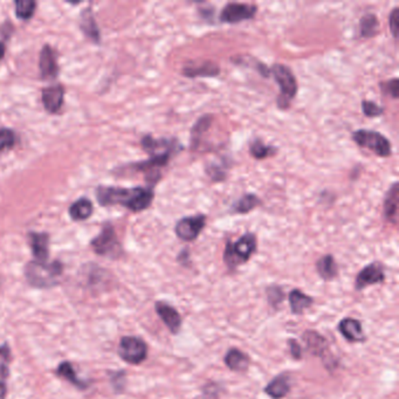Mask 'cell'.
Returning <instances> with one entry per match:
<instances>
[{
  "instance_id": "obj_32",
  "label": "cell",
  "mask_w": 399,
  "mask_h": 399,
  "mask_svg": "<svg viewBox=\"0 0 399 399\" xmlns=\"http://www.w3.org/2000/svg\"><path fill=\"white\" fill-rule=\"evenodd\" d=\"M11 364V349L8 345H0V378L8 380Z\"/></svg>"
},
{
  "instance_id": "obj_10",
  "label": "cell",
  "mask_w": 399,
  "mask_h": 399,
  "mask_svg": "<svg viewBox=\"0 0 399 399\" xmlns=\"http://www.w3.org/2000/svg\"><path fill=\"white\" fill-rule=\"evenodd\" d=\"M259 8L257 5L245 3H228L222 8L219 21L223 24L235 25L252 20L257 16Z\"/></svg>"
},
{
  "instance_id": "obj_3",
  "label": "cell",
  "mask_w": 399,
  "mask_h": 399,
  "mask_svg": "<svg viewBox=\"0 0 399 399\" xmlns=\"http://www.w3.org/2000/svg\"><path fill=\"white\" fill-rule=\"evenodd\" d=\"M258 250V239L252 232H247L233 243L227 241L224 250V262L228 270H235L241 266L257 253Z\"/></svg>"
},
{
  "instance_id": "obj_39",
  "label": "cell",
  "mask_w": 399,
  "mask_h": 399,
  "mask_svg": "<svg viewBox=\"0 0 399 399\" xmlns=\"http://www.w3.org/2000/svg\"><path fill=\"white\" fill-rule=\"evenodd\" d=\"M288 345H290V352L294 360H301L302 358V347L299 343L298 341L290 340L288 341Z\"/></svg>"
},
{
  "instance_id": "obj_25",
  "label": "cell",
  "mask_w": 399,
  "mask_h": 399,
  "mask_svg": "<svg viewBox=\"0 0 399 399\" xmlns=\"http://www.w3.org/2000/svg\"><path fill=\"white\" fill-rule=\"evenodd\" d=\"M262 202L255 193H245L232 204L231 211L235 215H247L261 205Z\"/></svg>"
},
{
  "instance_id": "obj_36",
  "label": "cell",
  "mask_w": 399,
  "mask_h": 399,
  "mask_svg": "<svg viewBox=\"0 0 399 399\" xmlns=\"http://www.w3.org/2000/svg\"><path fill=\"white\" fill-rule=\"evenodd\" d=\"M360 107H362V111H363L364 116H367V118H380L384 114L383 107L378 106L374 101L363 100L362 103H360Z\"/></svg>"
},
{
  "instance_id": "obj_24",
  "label": "cell",
  "mask_w": 399,
  "mask_h": 399,
  "mask_svg": "<svg viewBox=\"0 0 399 399\" xmlns=\"http://www.w3.org/2000/svg\"><path fill=\"white\" fill-rule=\"evenodd\" d=\"M94 212V205L91 200H88L86 197H83L80 200H75L72 204L71 208L68 210V213L71 218L75 222H83V220L89 219Z\"/></svg>"
},
{
  "instance_id": "obj_17",
  "label": "cell",
  "mask_w": 399,
  "mask_h": 399,
  "mask_svg": "<svg viewBox=\"0 0 399 399\" xmlns=\"http://www.w3.org/2000/svg\"><path fill=\"white\" fill-rule=\"evenodd\" d=\"M338 332L345 337V340L354 343H360L367 340L364 334L363 325L356 319L345 317L338 323Z\"/></svg>"
},
{
  "instance_id": "obj_8",
  "label": "cell",
  "mask_w": 399,
  "mask_h": 399,
  "mask_svg": "<svg viewBox=\"0 0 399 399\" xmlns=\"http://www.w3.org/2000/svg\"><path fill=\"white\" fill-rule=\"evenodd\" d=\"M141 145L149 157L160 155H171L175 157L184 149L183 144L177 138H155L151 135L143 136Z\"/></svg>"
},
{
  "instance_id": "obj_41",
  "label": "cell",
  "mask_w": 399,
  "mask_h": 399,
  "mask_svg": "<svg viewBox=\"0 0 399 399\" xmlns=\"http://www.w3.org/2000/svg\"><path fill=\"white\" fill-rule=\"evenodd\" d=\"M198 13H200L202 19L208 20L210 23H212L213 20V14H215V8H198Z\"/></svg>"
},
{
  "instance_id": "obj_2",
  "label": "cell",
  "mask_w": 399,
  "mask_h": 399,
  "mask_svg": "<svg viewBox=\"0 0 399 399\" xmlns=\"http://www.w3.org/2000/svg\"><path fill=\"white\" fill-rule=\"evenodd\" d=\"M63 273V265L55 260L53 262L30 261L25 267V277L31 286L36 288H50L59 283Z\"/></svg>"
},
{
  "instance_id": "obj_26",
  "label": "cell",
  "mask_w": 399,
  "mask_h": 399,
  "mask_svg": "<svg viewBox=\"0 0 399 399\" xmlns=\"http://www.w3.org/2000/svg\"><path fill=\"white\" fill-rule=\"evenodd\" d=\"M288 301L292 313L294 315H301L305 310L313 305L314 299L300 290H293L288 294Z\"/></svg>"
},
{
  "instance_id": "obj_4",
  "label": "cell",
  "mask_w": 399,
  "mask_h": 399,
  "mask_svg": "<svg viewBox=\"0 0 399 399\" xmlns=\"http://www.w3.org/2000/svg\"><path fill=\"white\" fill-rule=\"evenodd\" d=\"M270 73L280 88V94L277 98V106L279 109H290V103L298 94V80L290 67L282 63H274L270 68Z\"/></svg>"
},
{
  "instance_id": "obj_38",
  "label": "cell",
  "mask_w": 399,
  "mask_h": 399,
  "mask_svg": "<svg viewBox=\"0 0 399 399\" xmlns=\"http://www.w3.org/2000/svg\"><path fill=\"white\" fill-rule=\"evenodd\" d=\"M389 28L391 32L392 36L397 39L399 31V8L396 6L389 14Z\"/></svg>"
},
{
  "instance_id": "obj_31",
  "label": "cell",
  "mask_w": 399,
  "mask_h": 399,
  "mask_svg": "<svg viewBox=\"0 0 399 399\" xmlns=\"http://www.w3.org/2000/svg\"><path fill=\"white\" fill-rule=\"evenodd\" d=\"M36 1L33 0H17L14 1L16 16L20 20H30L34 16L36 10Z\"/></svg>"
},
{
  "instance_id": "obj_18",
  "label": "cell",
  "mask_w": 399,
  "mask_h": 399,
  "mask_svg": "<svg viewBox=\"0 0 399 399\" xmlns=\"http://www.w3.org/2000/svg\"><path fill=\"white\" fill-rule=\"evenodd\" d=\"M28 241L36 261L47 262L50 257V235L47 233L31 232L28 233Z\"/></svg>"
},
{
  "instance_id": "obj_7",
  "label": "cell",
  "mask_w": 399,
  "mask_h": 399,
  "mask_svg": "<svg viewBox=\"0 0 399 399\" xmlns=\"http://www.w3.org/2000/svg\"><path fill=\"white\" fill-rule=\"evenodd\" d=\"M118 355L127 363L138 365L147 360L148 345L140 337H122L118 345Z\"/></svg>"
},
{
  "instance_id": "obj_21",
  "label": "cell",
  "mask_w": 399,
  "mask_h": 399,
  "mask_svg": "<svg viewBox=\"0 0 399 399\" xmlns=\"http://www.w3.org/2000/svg\"><path fill=\"white\" fill-rule=\"evenodd\" d=\"M212 121H213V116L211 114H205L203 116H200L192 127L191 135H190V148L192 151H196L198 149L204 133L211 128Z\"/></svg>"
},
{
  "instance_id": "obj_15",
  "label": "cell",
  "mask_w": 399,
  "mask_h": 399,
  "mask_svg": "<svg viewBox=\"0 0 399 399\" xmlns=\"http://www.w3.org/2000/svg\"><path fill=\"white\" fill-rule=\"evenodd\" d=\"M39 69L41 78L48 80L55 78L59 74L56 54L50 45H45L40 51Z\"/></svg>"
},
{
  "instance_id": "obj_23",
  "label": "cell",
  "mask_w": 399,
  "mask_h": 399,
  "mask_svg": "<svg viewBox=\"0 0 399 399\" xmlns=\"http://www.w3.org/2000/svg\"><path fill=\"white\" fill-rule=\"evenodd\" d=\"M316 272L325 281H332L336 278L338 275V266L333 255H322L316 261Z\"/></svg>"
},
{
  "instance_id": "obj_42",
  "label": "cell",
  "mask_w": 399,
  "mask_h": 399,
  "mask_svg": "<svg viewBox=\"0 0 399 399\" xmlns=\"http://www.w3.org/2000/svg\"><path fill=\"white\" fill-rule=\"evenodd\" d=\"M6 392H8V389H6V380H0V399H5V397H6Z\"/></svg>"
},
{
  "instance_id": "obj_33",
  "label": "cell",
  "mask_w": 399,
  "mask_h": 399,
  "mask_svg": "<svg viewBox=\"0 0 399 399\" xmlns=\"http://www.w3.org/2000/svg\"><path fill=\"white\" fill-rule=\"evenodd\" d=\"M205 173L215 183L225 182L227 178L226 169L222 166V165L215 164V163H210V164L205 165Z\"/></svg>"
},
{
  "instance_id": "obj_37",
  "label": "cell",
  "mask_w": 399,
  "mask_h": 399,
  "mask_svg": "<svg viewBox=\"0 0 399 399\" xmlns=\"http://www.w3.org/2000/svg\"><path fill=\"white\" fill-rule=\"evenodd\" d=\"M380 89L383 91L384 95L390 96L393 100H397L399 96V83L398 78H393L387 81L380 83Z\"/></svg>"
},
{
  "instance_id": "obj_43",
  "label": "cell",
  "mask_w": 399,
  "mask_h": 399,
  "mask_svg": "<svg viewBox=\"0 0 399 399\" xmlns=\"http://www.w3.org/2000/svg\"><path fill=\"white\" fill-rule=\"evenodd\" d=\"M5 53H6V47H5L4 43L0 41V60L4 58Z\"/></svg>"
},
{
  "instance_id": "obj_11",
  "label": "cell",
  "mask_w": 399,
  "mask_h": 399,
  "mask_svg": "<svg viewBox=\"0 0 399 399\" xmlns=\"http://www.w3.org/2000/svg\"><path fill=\"white\" fill-rule=\"evenodd\" d=\"M302 340L305 342L307 350L314 356L322 358L327 368H329V362L333 364L334 367V357L329 350L328 342L321 334L314 330H307L302 335Z\"/></svg>"
},
{
  "instance_id": "obj_19",
  "label": "cell",
  "mask_w": 399,
  "mask_h": 399,
  "mask_svg": "<svg viewBox=\"0 0 399 399\" xmlns=\"http://www.w3.org/2000/svg\"><path fill=\"white\" fill-rule=\"evenodd\" d=\"M398 202L399 184L395 182L387 190L383 204L384 217L392 225H397L398 222Z\"/></svg>"
},
{
  "instance_id": "obj_29",
  "label": "cell",
  "mask_w": 399,
  "mask_h": 399,
  "mask_svg": "<svg viewBox=\"0 0 399 399\" xmlns=\"http://www.w3.org/2000/svg\"><path fill=\"white\" fill-rule=\"evenodd\" d=\"M277 153H278V149L275 147L265 144L260 138H257L255 141L250 142V156L255 158V160L262 161V160H266V158L274 156V155H277Z\"/></svg>"
},
{
  "instance_id": "obj_12",
  "label": "cell",
  "mask_w": 399,
  "mask_h": 399,
  "mask_svg": "<svg viewBox=\"0 0 399 399\" xmlns=\"http://www.w3.org/2000/svg\"><path fill=\"white\" fill-rule=\"evenodd\" d=\"M384 280H385V270H384L383 263L380 261L371 262L364 267L363 270H360V273L357 274L356 280H355V290L360 292L372 285L383 283Z\"/></svg>"
},
{
  "instance_id": "obj_27",
  "label": "cell",
  "mask_w": 399,
  "mask_h": 399,
  "mask_svg": "<svg viewBox=\"0 0 399 399\" xmlns=\"http://www.w3.org/2000/svg\"><path fill=\"white\" fill-rule=\"evenodd\" d=\"M80 28L85 33V36H88V39L91 40L93 43H100L101 34L95 21L94 14L91 12V8H87L83 11L80 19Z\"/></svg>"
},
{
  "instance_id": "obj_14",
  "label": "cell",
  "mask_w": 399,
  "mask_h": 399,
  "mask_svg": "<svg viewBox=\"0 0 399 399\" xmlns=\"http://www.w3.org/2000/svg\"><path fill=\"white\" fill-rule=\"evenodd\" d=\"M41 100L46 111L50 114L59 113L65 101V87L58 83L43 88Z\"/></svg>"
},
{
  "instance_id": "obj_5",
  "label": "cell",
  "mask_w": 399,
  "mask_h": 399,
  "mask_svg": "<svg viewBox=\"0 0 399 399\" xmlns=\"http://www.w3.org/2000/svg\"><path fill=\"white\" fill-rule=\"evenodd\" d=\"M352 141L362 149H368L376 156L387 158L392 156V144L383 133L376 130L358 129L352 133Z\"/></svg>"
},
{
  "instance_id": "obj_9",
  "label": "cell",
  "mask_w": 399,
  "mask_h": 399,
  "mask_svg": "<svg viewBox=\"0 0 399 399\" xmlns=\"http://www.w3.org/2000/svg\"><path fill=\"white\" fill-rule=\"evenodd\" d=\"M206 220L208 217L203 213L180 218L175 226L177 238L184 243L195 241L206 226Z\"/></svg>"
},
{
  "instance_id": "obj_40",
  "label": "cell",
  "mask_w": 399,
  "mask_h": 399,
  "mask_svg": "<svg viewBox=\"0 0 399 399\" xmlns=\"http://www.w3.org/2000/svg\"><path fill=\"white\" fill-rule=\"evenodd\" d=\"M177 261L180 262L182 266H188L191 263V259H190V250L188 248L180 250V255L177 257Z\"/></svg>"
},
{
  "instance_id": "obj_35",
  "label": "cell",
  "mask_w": 399,
  "mask_h": 399,
  "mask_svg": "<svg viewBox=\"0 0 399 399\" xmlns=\"http://www.w3.org/2000/svg\"><path fill=\"white\" fill-rule=\"evenodd\" d=\"M17 143V135L12 129L0 128V153L11 149Z\"/></svg>"
},
{
  "instance_id": "obj_30",
  "label": "cell",
  "mask_w": 399,
  "mask_h": 399,
  "mask_svg": "<svg viewBox=\"0 0 399 399\" xmlns=\"http://www.w3.org/2000/svg\"><path fill=\"white\" fill-rule=\"evenodd\" d=\"M56 375L68 380L69 383L73 384L75 387H80L81 390H85V389L88 387V383L87 382L78 378V375L75 374L74 369H73L69 362H63V363L60 364L58 369H56Z\"/></svg>"
},
{
  "instance_id": "obj_20",
  "label": "cell",
  "mask_w": 399,
  "mask_h": 399,
  "mask_svg": "<svg viewBox=\"0 0 399 399\" xmlns=\"http://www.w3.org/2000/svg\"><path fill=\"white\" fill-rule=\"evenodd\" d=\"M290 391V380L286 374L277 376L265 387V393L272 399L285 398Z\"/></svg>"
},
{
  "instance_id": "obj_28",
  "label": "cell",
  "mask_w": 399,
  "mask_h": 399,
  "mask_svg": "<svg viewBox=\"0 0 399 399\" xmlns=\"http://www.w3.org/2000/svg\"><path fill=\"white\" fill-rule=\"evenodd\" d=\"M360 36L363 39H370L380 31V20L375 13H365L360 19L358 24Z\"/></svg>"
},
{
  "instance_id": "obj_16",
  "label": "cell",
  "mask_w": 399,
  "mask_h": 399,
  "mask_svg": "<svg viewBox=\"0 0 399 399\" xmlns=\"http://www.w3.org/2000/svg\"><path fill=\"white\" fill-rule=\"evenodd\" d=\"M182 74L185 78H215L220 74V67L213 61H203V63H193L186 65L182 69Z\"/></svg>"
},
{
  "instance_id": "obj_6",
  "label": "cell",
  "mask_w": 399,
  "mask_h": 399,
  "mask_svg": "<svg viewBox=\"0 0 399 399\" xmlns=\"http://www.w3.org/2000/svg\"><path fill=\"white\" fill-rule=\"evenodd\" d=\"M90 246L96 255L106 258L118 259L123 255L121 243L111 225L103 227L101 233L91 240Z\"/></svg>"
},
{
  "instance_id": "obj_1",
  "label": "cell",
  "mask_w": 399,
  "mask_h": 399,
  "mask_svg": "<svg viewBox=\"0 0 399 399\" xmlns=\"http://www.w3.org/2000/svg\"><path fill=\"white\" fill-rule=\"evenodd\" d=\"M96 200L102 206L121 205L133 213H138L151 206L155 200V191L150 186H98Z\"/></svg>"
},
{
  "instance_id": "obj_13",
  "label": "cell",
  "mask_w": 399,
  "mask_h": 399,
  "mask_svg": "<svg viewBox=\"0 0 399 399\" xmlns=\"http://www.w3.org/2000/svg\"><path fill=\"white\" fill-rule=\"evenodd\" d=\"M155 310L171 333L175 334V335L180 333L183 319L175 307L169 305L166 302L158 301L155 303Z\"/></svg>"
},
{
  "instance_id": "obj_22",
  "label": "cell",
  "mask_w": 399,
  "mask_h": 399,
  "mask_svg": "<svg viewBox=\"0 0 399 399\" xmlns=\"http://www.w3.org/2000/svg\"><path fill=\"white\" fill-rule=\"evenodd\" d=\"M227 368L235 372L246 371L250 367V357L245 352L237 348H232L227 352L224 358Z\"/></svg>"
},
{
  "instance_id": "obj_34",
  "label": "cell",
  "mask_w": 399,
  "mask_h": 399,
  "mask_svg": "<svg viewBox=\"0 0 399 399\" xmlns=\"http://www.w3.org/2000/svg\"><path fill=\"white\" fill-rule=\"evenodd\" d=\"M267 301L273 308H278L281 305L282 301L285 300V292L281 287L273 285V286L267 287L266 288Z\"/></svg>"
}]
</instances>
